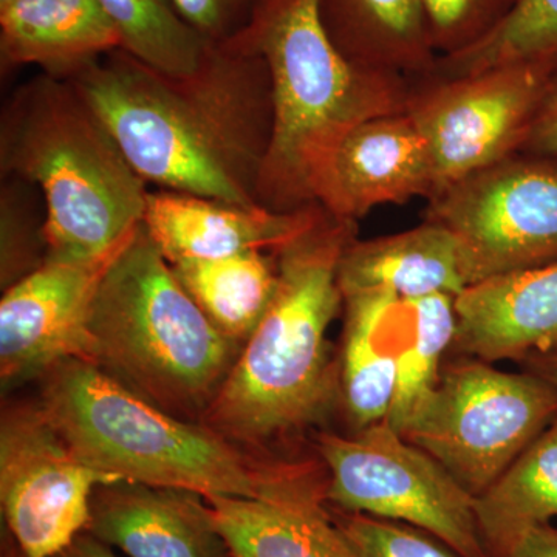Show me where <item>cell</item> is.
I'll use <instances>...</instances> for the list:
<instances>
[{
    "instance_id": "cell-1",
    "label": "cell",
    "mask_w": 557,
    "mask_h": 557,
    "mask_svg": "<svg viewBox=\"0 0 557 557\" xmlns=\"http://www.w3.org/2000/svg\"><path fill=\"white\" fill-rule=\"evenodd\" d=\"M70 81L146 183L259 205L273 95L265 61L239 40L209 44L200 67L186 76L159 72L116 49Z\"/></svg>"
},
{
    "instance_id": "cell-2",
    "label": "cell",
    "mask_w": 557,
    "mask_h": 557,
    "mask_svg": "<svg viewBox=\"0 0 557 557\" xmlns=\"http://www.w3.org/2000/svg\"><path fill=\"white\" fill-rule=\"evenodd\" d=\"M40 380L51 423L98 471L203 497L325 496L327 469L318 457L249 448L201 421L171 416L89 361L69 359Z\"/></svg>"
},
{
    "instance_id": "cell-3",
    "label": "cell",
    "mask_w": 557,
    "mask_h": 557,
    "mask_svg": "<svg viewBox=\"0 0 557 557\" xmlns=\"http://www.w3.org/2000/svg\"><path fill=\"white\" fill-rule=\"evenodd\" d=\"M357 237V220L322 207L309 228L273 251L274 298L201 423L276 453L271 446L327 420L339 405V361L327 332L344 309L341 258Z\"/></svg>"
},
{
    "instance_id": "cell-4",
    "label": "cell",
    "mask_w": 557,
    "mask_h": 557,
    "mask_svg": "<svg viewBox=\"0 0 557 557\" xmlns=\"http://www.w3.org/2000/svg\"><path fill=\"white\" fill-rule=\"evenodd\" d=\"M234 39L270 72L273 131L259 177L262 207L293 212L319 205L348 132L406 110L409 78L348 61L329 38L318 0H256Z\"/></svg>"
},
{
    "instance_id": "cell-5",
    "label": "cell",
    "mask_w": 557,
    "mask_h": 557,
    "mask_svg": "<svg viewBox=\"0 0 557 557\" xmlns=\"http://www.w3.org/2000/svg\"><path fill=\"white\" fill-rule=\"evenodd\" d=\"M3 177L38 188L47 258L106 255L143 222L149 189L73 81L40 73L3 109Z\"/></svg>"
},
{
    "instance_id": "cell-6",
    "label": "cell",
    "mask_w": 557,
    "mask_h": 557,
    "mask_svg": "<svg viewBox=\"0 0 557 557\" xmlns=\"http://www.w3.org/2000/svg\"><path fill=\"white\" fill-rule=\"evenodd\" d=\"M87 361L171 416L201 421L239 358L139 223L102 277Z\"/></svg>"
},
{
    "instance_id": "cell-7",
    "label": "cell",
    "mask_w": 557,
    "mask_h": 557,
    "mask_svg": "<svg viewBox=\"0 0 557 557\" xmlns=\"http://www.w3.org/2000/svg\"><path fill=\"white\" fill-rule=\"evenodd\" d=\"M556 413L557 388L536 373L461 357L443 366L437 387L401 435L479 497Z\"/></svg>"
},
{
    "instance_id": "cell-8",
    "label": "cell",
    "mask_w": 557,
    "mask_h": 557,
    "mask_svg": "<svg viewBox=\"0 0 557 557\" xmlns=\"http://www.w3.org/2000/svg\"><path fill=\"white\" fill-rule=\"evenodd\" d=\"M314 450L327 469L329 508L418 528L460 557H491L475 497L387 421L354 435L318 432Z\"/></svg>"
},
{
    "instance_id": "cell-9",
    "label": "cell",
    "mask_w": 557,
    "mask_h": 557,
    "mask_svg": "<svg viewBox=\"0 0 557 557\" xmlns=\"http://www.w3.org/2000/svg\"><path fill=\"white\" fill-rule=\"evenodd\" d=\"M557 61L409 78L406 112L426 138L435 194L522 150ZM432 197V199H434Z\"/></svg>"
},
{
    "instance_id": "cell-10",
    "label": "cell",
    "mask_w": 557,
    "mask_h": 557,
    "mask_svg": "<svg viewBox=\"0 0 557 557\" xmlns=\"http://www.w3.org/2000/svg\"><path fill=\"white\" fill-rule=\"evenodd\" d=\"M460 242L469 285L557 260V161L515 153L428 200Z\"/></svg>"
},
{
    "instance_id": "cell-11",
    "label": "cell",
    "mask_w": 557,
    "mask_h": 557,
    "mask_svg": "<svg viewBox=\"0 0 557 557\" xmlns=\"http://www.w3.org/2000/svg\"><path fill=\"white\" fill-rule=\"evenodd\" d=\"M123 480L84 463L40 403H9L0 417V504L27 557H57L87 530L95 490Z\"/></svg>"
},
{
    "instance_id": "cell-12",
    "label": "cell",
    "mask_w": 557,
    "mask_h": 557,
    "mask_svg": "<svg viewBox=\"0 0 557 557\" xmlns=\"http://www.w3.org/2000/svg\"><path fill=\"white\" fill-rule=\"evenodd\" d=\"M132 234L98 258H47L38 270L5 288L0 300L3 387L40 379L69 359L87 361L91 307L102 277Z\"/></svg>"
},
{
    "instance_id": "cell-13",
    "label": "cell",
    "mask_w": 557,
    "mask_h": 557,
    "mask_svg": "<svg viewBox=\"0 0 557 557\" xmlns=\"http://www.w3.org/2000/svg\"><path fill=\"white\" fill-rule=\"evenodd\" d=\"M435 172L426 138L406 110L358 124L341 143L318 203L357 220L380 205L431 200Z\"/></svg>"
},
{
    "instance_id": "cell-14",
    "label": "cell",
    "mask_w": 557,
    "mask_h": 557,
    "mask_svg": "<svg viewBox=\"0 0 557 557\" xmlns=\"http://www.w3.org/2000/svg\"><path fill=\"white\" fill-rule=\"evenodd\" d=\"M86 531L129 557H231L207 498L175 487L100 485Z\"/></svg>"
},
{
    "instance_id": "cell-15",
    "label": "cell",
    "mask_w": 557,
    "mask_h": 557,
    "mask_svg": "<svg viewBox=\"0 0 557 557\" xmlns=\"http://www.w3.org/2000/svg\"><path fill=\"white\" fill-rule=\"evenodd\" d=\"M321 209V205H311L278 212L262 205L160 189L149 190L143 223L170 262L220 259L247 251H276L309 228Z\"/></svg>"
},
{
    "instance_id": "cell-16",
    "label": "cell",
    "mask_w": 557,
    "mask_h": 557,
    "mask_svg": "<svg viewBox=\"0 0 557 557\" xmlns=\"http://www.w3.org/2000/svg\"><path fill=\"white\" fill-rule=\"evenodd\" d=\"M450 351L487 362L557 355V260L469 285Z\"/></svg>"
},
{
    "instance_id": "cell-17",
    "label": "cell",
    "mask_w": 557,
    "mask_h": 557,
    "mask_svg": "<svg viewBox=\"0 0 557 557\" xmlns=\"http://www.w3.org/2000/svg\"><path fill=\"white\" fill-rule=\"evenodd\" d=\"M116 49L119 32L98 0H13L0 9L3 69L36 65L70 79Z\"/></svg>"
},
{
    "instance_id": "cell-18",
    "label": "cell",
    "mask_w": 557,
    "mask_h": 557,
    "mask_svg": "<svg viewBox=\"0 0 557 557\" xmlns=\"http://www.w3.org/2000/svg\"><path fill=\"white\" fill-rule=\"evenodd\" d=\"M344 295L368 288H387L399 299L461 295L468 288L460 242L448 228L424 220L416 228L355 239L339 263Z\"/></svg>"
},
{
    "instance_id": "cell-19",
    "label": "cell",
    "mask_w": 557,
    "mask_h": 557,
    "mask_svg": "<svg viewBox=\"0 0 557 557\" xmlns=\"http://www.w3.org/2000/svg\"><path fill=\"white\" fill-rule=\"evenodd\" d=\"M205 498L231 557H366L335 522L324 496Z\"/></svg>"
},
{
    "instance_id": "cell-20",
    "label": "cell",
    "mask_w": 557,
    "mask_h": 557,
    "mask_svg": "<svg viewBox=\"0 0 557 557\" xmlns=\"http://www.w3.org/2000/svg\"><path fill=\"white\" fill-rule=\"evenodd\" d=\"M319 17L336 49L361 67L413 78L432 73L423 0H318Z\"/></svg>"
},
{
    "instance_id": "cell-21",
    "label": "cell",
    "mask_w": 557,
    "mask_h": 557,
    "mask_svg": "<svg viewBox=\"0 0 557 557\" xmlns=\"http://www.w3.org/2000/svg\"><path fill=\"white\" fill-rule=\"evenodd\" d=\"M403 300L387 288L344 295V330L339 354V405L354 428L386 421L397 388V350L386 346L387 325Z\"/></svg>"
},
{
    "instance_id": "cell-22",
    "label": "cell",
    "mask_w": 557,
    "mask_h": 557,
    "mask_svg": "<svg viewBox=\"0 0 557 557\" xmlns=\"http://www.w3.org/2000/svg\"><path fill=\"white\" fill-rule=\"evenodd\" d=\"M480 533L502 557L528 531L557 518V413L493 486L475 497Z\"/></svg>"
},
{
    "instance_id": "cell-23",
    "label": "cell",
    "mask_w": 557,
    "mask_h": 557,
    "mask_svg": "<svg viewBox=\"0 0 557 557\" xmlns=\"http://www.w3.org/2000/svg\"><path fill=\"white\" fill-rule=\"evenodd\" d=\"M180 284L226 338L244 346L269 310L277 287L273 252L170 262Z\"/></svg>"
},
{
    "instance_id": "cell-24",
    "label": "cell",
    "mask_w": 557,
    "mask_h": 557,
    "mask_svg": "<svg viewBox=\"0 0 557 557\" xmlns=\"http://www.w3.org/2000/svg\"><path fill=\"white\" fill-rule=\"evenodd\" d=\"M408 306L413 333L397 350V388L386 420L399 434L437 387L442 359L457 335L456 296L438 293Z\"/></svg>"
},
{
    "instance_id": "cell-25",
    "label": "cell",
    "mask_w": 557,
    "mask_h": 557,
    "mask_svg": "<svg viewBox=\"0 0 557 557\" xmlns=\"http://www.w3.org/2000/svg\"><path fill=\"white\" fill-rule=\"evenodd\" d=\"M115 25L121 49L168 75L186 76L209 44L183 20L171 0H98Z\"/></svg>"
},
{
    "instance_id": "cell-26",
    "label": "cell",
    "mask_w": 557,
    "mask_h": 557,
    "mask_svg": "<svg viewBox=\"0 0 557 557\" xmlns=\"http://www.w3.org/2000/svg\"><path fill=\"white\" fill-rule=\"evenodd\" d=\"M530 61H557V0H519L507 21L478 46L438 57L434 73L453 78Z\"/></svg>"
},
{
    "instance_id": "cell-27",
    "label": "cell",
    "mask_w": 557,
    "mask_h": 557,
    "mask_svg": "<svg viewBox=\"0 0 557 557\" xmlns=\"http://www.w3.org/2000/svg\"><path fill=\"white\" fill-rule=\"evenodd\" d=\"M28 183L9 177L3 183L0 199V233H2V276L3 289L38 270L47 259L46 219L38 218V208Z\"/></svg>"
},
{
    "instance_id": "cell-28",
    "label": "cell",
    "mask_w": 557,
    "mask_h": 557,
    "mask_svg": "<svg viewBox=\"0 0 557 557\" xmlns=\"http://www.w3.org/2000/svg\"><path fill=\"white\" fill-rule=\"evenodd\" d=\"M438 57L478 46L507 21L519 0H423Z\"/></svg>"
},
{
    "instance_id": "cell-29",
    "label": "cell",
    "mask_w": 557,
    "mask_h": 557,
    "mask_svg": "<svg viewBox=\"0 0 557 557\" xmlns=\"http://www.w3.org/2000/svg\"><path fill=\"white\" fill-rule=\"evenodd\" d=\"M366 557H460L437 537L406 523L329 508Z\"/></svg>"
},
{
    "instance_id": "cell-30",
    "label": "cell",
    "mask_w": 557,
    "mask_h": 557,
    "mask_svg": "<svg viewBox=\"0 0 557 557\" xmlns=\"http://www.w3.org/2000/svg\"><path fill=\"white\" fill-rule=\"evenodd\" d=\"M201 38L208 42H225L244 30L251 17L256 0H171Z\"/></svg>"
},
{
    "instance_id": "cell-31",
    "label": "cell",
    "mask_w": 557,
    "mask_h": 557,
    "mask_svg": "<svg viewBox=\"0 0 557 557\" xmlns=\"http://www.w3.org/2000/svg\"><path fill=\"white\" fill-rule=\"evenodd\" d=\"M520 152L557 161V67L549 76L544 98Z\"/></svg>"
},
{
    "instance_id": "cell-32",
    "label": "cell",
    "mask_w": 557,
    "mask_h": 557,
    "mask_svg": "<svg viewBox=\"0 0 557 557\" xmlns=\"http://www.w3.org/2000/svg\"><path fill=\"white\" fill-rule=\"evenodd\" d=\"M502 557H557V527L548 523L528 531Z\"/></svg>"
},
{
    "instance_id": "cell-33",
    "label": "cell",
    "mask_w": 557,
    "mask_h": 557,
    "mask_svg": "<svg viewBox=\"0 0 557 557\" xmlns=\"http://www.w3.org/2000/svg\"><path fill=\"white\" fill-rule=\"evenodd\" d=\"M57 557H116L112 547L84 531Z\"/></svg>"
},
{
    "instance_id": "cell-34",
    "label": "cell",
    "mask_w": 557,
    "mask_h": 557,
    "mask_svg": "<svg viewBox=\"0 0 557 557\" xmlns=\"http://www.w3.org/2000/svg\"><path fill=\"white\" fill-rule=\"evenodd\" d=\"M523 366H525L527 370L547 380L549 384L557 388V355L533 357L523 361Z\"/></svg>"
},
{
    "instance_id": "cell-35",
    "label": "cell",
    "mask_w": 557,
    "mask_h": 557,
    "mask_svg": "<svg viewBox=\"0 0 557 557\" xmlns=\"http://www.w3.org/2000/svg\"><path fill=\"white\" fill-rule=\"evenodd\" d=\"M0 557H27L22 553V549L17 547L14 539L11 537L9 531H3L2 534V556Z\"/></svg>"
},
{
    "instance_id": "cell-36",
    "label": "cell",
    "mask_w": 557,
    "mask_h": 557,
    "mask_svg": "<svg viewBox=\"0 0 557 557\" xmlns=\"http://www.w3.org/2000/svg\"><path fill=\"white\" fill-rule=\"evenodd\" d=\"M11 2H13V0H0V9H5Z\"/></svg>"
}]
</instances>
